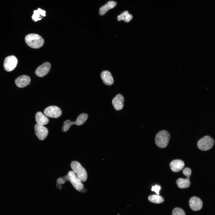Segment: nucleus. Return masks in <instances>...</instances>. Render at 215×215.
Returning a JSON list of instances; mask_svg holds the SVG:
<instances>
[{
	"mask_svg": "<svg viewBox=\"0 0 215 215\" xmlns=\"http://www.w3.org/2000/svg\"><path fill=\"white\" fill-rule=\"evenodd\" d=\"M25 40L27 44L31 48L37 49L41 47L44 44L43 38L39 35L36 34H30L27 35Z\"/></svg>",
	"mask_w": 215,
	"mask_h": 215,
	"instance_id": "1",
	"label": "nucleus"
},
{
	"mask_svg": "<svg viewBox=\"0 0 215 215\" xmlns=\"http://www.w3.org/2000/svg\"><path fill=\"white\" fill-rule=\"evenodd\" d=\"M170 138L169 133L165 130L159 131L156 135L155 143L157 146L161 148H165L168 145Z\"/></svg>",
	"mask_w": 215,
	"mask_h": 215,
	"instance_id": "2",
	"label": "nucleus"
},
{
	"mask_svg": "<svg viewBox=\"0 0 215 215\" xmlns=\"http://www.w3.org/2000/svg\"><path fill=\"white\" fill-rule=\"evenodd\" d=\"M71 168L73 172L76 174V176L82 181L85 182L87 179V173L85 169L80 163L76 161H73L71 163Z\"/></svg>",
	"mask_w": 215,
	"mask_h": 215,
	"instance_id": "3",
	"label": "nucleus"
},
{
	"mask_svg": "<svg viewBox=\"0 0 215 215\" xmlns=\"http://www.w3.org/2000/svg\"><path fill=\"white\" fill-rule=\"evenodd\" d=\"M214 141L209 136H204L197 142V146L200 150L205 151L211 149L214 146Z\"/></svg>",
	"mask_w": 215,
	"mask_h": 215,
	"instance_id": "4",
	"label": "nucleus"
},
{
	"mask_svg": "<svg viewBox=\"0 0 215 215\" xmlns=\"http://www.w3.org/2000/svg\"><path fill=\"white\" fill-rule=\"evenodd\" d=\"M67 176L69 178L68 181L71 182L75 188L79 191H82L84 187V185L73 171H69Z\"/></svg>",
	"mask_w": 215,
	"mask_h": 215,
	"instance_id": "5",
	"label": "nucleus"
},
{
	"mask_svg": "<svg viewBox=\"0 0 215 215\" xmlns=\"http://www.w3.org/2000/svg\"><path fill=\"white\" fill-rule=\"evenodd\" d=\"M18 62L16 58L14 56L7 57L5 59L4 67L5 70L7 71H10L14 69L17 66Z\"/></svg>",
	"mask_w": 215,
	"mask_h": 215,
	"instance_id": "6",
	"label": "nucleus"
},
{
	"mask_svg": "<svg viewBox=\"0 0 215 215\" xmlns=\"http://www.w3.org/2000/svg\"><path fill=\"white\" fill-rule=\"evenodd\" d=\"M44 113L46 116L49 117L57 118L61 116L62 111L59 108L55 106H51L46 108Z\"/></svg>",
	"mask_w": 215,
	"mask_h": 215,
	"instance_id": "7",
	"label": "nucleus"
},
{
	"mask_svg": "<svg viewBox=\"0 0 215 215\" xmlns=\"http://www.w3.org/2000/svg\"><path fill=\"white\" fill-rule=\"evenodd\" d=\"M36 135L40 140H43L46 137L48 133L47 128L43 125L36 124L34 126Z\"/></svg>",
	"mask_w": 215,
	"mask_h": 215,
	"instance_id": "8",
	"label": "nucleus"
},
{
	"mask_svg": "<svg viewBox=\"0 0 215 215\" xmlns=\"http://www.w3.org/2000/svg\"><path fill=\"white\" fill-rule=\"evenodd\" d=\"M50 67L51 65L49 63L45 62L36 69L35 71V73L38 76L43 77L48 73Z\"/></svg>",
	"mask_w": 215,
	"mask_h": 215,
	"instance_id": "9",
	"label": "nucleus"
},
{
	"mask_svg": "<svg viewBox=\"0 0 215 215\" xmlns=\"http://www.w3.org/2000/svg\"><path fill=\"white\" fill-rule=\"evenodd\" d=\"M189 203L190 207L194 211H198L201 209L202 207L203 203L202 200L199 198L194 196L190 199Z\"/></svg>",
	"mask_w": 215,
	"mask_h": 215,
	"instance_id": "10",
	"label": "nucleus"
},
{
	"mask_svg": "<svg viewBox=\"0 0 215 215\" xmlns=\"http://www.w3.org/2000/svg\"><path fill=\"white\" fill-rule=\"evenodd\" d=\"M124 99L123 96L120 94H117L113 99L112 103L113 106L116 110H120L124 106Z\"/></svg>",
	"mask_w": 215,
	"mask_h": 215,
	"instance_id": "11",
	"label": "nucleus"
},
{
	"mask_svg": "<svg viewBox=\"0 0 215 215\" xmlns=\"http://www.w3.org/2000/svg\"><path fill=\"white\" fill-rule=\"evenodd\" d=\"M30 80L29 76L27 75H23L17 78L15 80V83L18 87L22 88L29 84Z\"/></svg>",
	"mask_w": 215,
	"mask_h": 215,
	"instance_id": "12",
	"label": "nucleus"
},
{
	"mask_svg": "<svg viewBox=\"0 0 215 215\" xmlns=\"http://www.w3.org/2000/svg\"><path fill=\"white\" fill-rule=\"evenodd\" d=\"M171 170L174 172H178L182 170L185 166L184 162L180 159H176L171 162L170 164Z\"/></svg>",
	"mask_w": 215,
	"mask_h": 215,
	"instance_id": "13",
	"label": "nucleus"
},
{
	"mask_svg": "<svg viewBox=\"0 0 215 215\" xmlns=\"http://www.w3.org/2000/svg\"><path fill=\"white\" fill-rule=\"evenodd\" d=\"M101 76L104 83L108 85H112L114 80L110 73L108 71L105 70L101 73Z\"/></svg>",
	"mask_w": 215,
	"mask_h": 215,
	"instance_id": "14",
	"label": "nucleus"
},
{
	"mask_svg": "<svg viewBox=\"0 0 215 215\" xmlns=\"http://www.w3.org/2000/svg\"><path fill=\"white\" fill-rule=\"evenodd\" d=\"M117 4L116 2L111 1H108L104 5L101 7L99 10V14L100 15H104L109 10L115 7Z\"/></svg>",
	"mask_w": 215,
	"mask_h": 215,
	"instance_id": "15",
	"label": "nucleus"
},
{
	"mask_svg": "<svg viewBox=\"0 0 215 215\" xmlns=\"http://www.w3.org/2000/svg\"><path fill=\"white\" fill-rule=\"evenodd\" d=\"M35 119L37 124L43 125L48 124L49 122L48 118L41 112H38L36 113Z\"/></svg>",
	"mask_w": 215,
	"mask_h": 215,
	"instance_id": "16",
	"label": "nucleus"
},
{
	"mask_svg": "<svg viewBox=\"0 0 215 215\" xmlns=\"http://www.w3.org/2000/svg\"><path fill=\"white\" fill-rule=\"evenodd\" d=\"M176 182L178 187L181 188H188L190 185V177H187L186 179L180 178L178 179Z\"/></svg>",
	"mask_w": 215,
	"mask_h": 215,
	"instance_id": "17",
	"label": "nucleus"
},
{
	"mask_svg": "<svg viewBox=\"0 0 215 215\" xmlns=\"http://www.w3.org/2000/svg\"><path fill=\"white\" fill-rule=\"evenodd\" d=\"M33 13L32 18L33 20L35 22H36L41 19L42 18H41L40 15L43 16H46L45 11L40 8H38L37 10H34Z\"/></svg>",
	"mask_w": 215,
	"mask_h": 215,
	"instance_id": "18",
	"label": "nucleus"
},
{
	"mask_svg": "<svg viewBox=\"0 0 215 215\" xmlns=\"http://www.w3.org/2000/svg\"><path fill=\"white\" fill-rule=\"evenodd\" d=\"M133 18L132 15L129 13L128 11H125L122 13L120 15L117 16V20L118 21L123 20L125 22H128Z\"/></svg>",
	"mask_w": 215,
	"mask_h": 215,
	"instance_id": "19",
	"label": "nucleus"
},
{
	"mask_svg": "<svg viewBox=\"0 0 215 215\" xmlns=\"http://www.w3.org/2000/svg\"><path fill=\"white\" fill-rule=\"evenodd\" d=\"M148 199L150 202L156 204L163 202L164 199L162 197L158 195H152L149 196Z\"/></svg>",
	"mask_w": 215,
	"mask_h": 215,
	"instance_id": "20",
	"label": "nucleus"
},
{
	"mask_svg": "<svg viewBox=\"0 0 215 215\" xmlns=\"http://www.w3.org/2000/svg\"><path fill=\"white\" fill-rule=\"evenodd\" d=\"M88 118L87 114L83 113L79 115L77 117L76 121L77 125H80L83 124Z\"/></svg>",
	"mask_w": 215,
	"mask_h": 215,
	"instance_id": "21",
	"label": "nucleus"
},
{
	"mask_svg": "<svg viewBox=\"0 0 215 215\" xmlns=\"http://www.w3.org/2000/svg\"><path fill=\"white\" fill-rule=\"evenodd\" d=\"M73 124H76L75 122H71L69 120H66L64 123L62 128V131L63 132L67 131L69 130L70 126Z\"/></svg>",
	"mask_w": 215,
	"mask_h": 215,
	"instance_id": "22",
	"label": "nucleus"
},
{
	"mask_svg": "<svg viewBox=\"0 0 215 215\" xmlns=\"http://www.w3.org/2000/svg\"><path fill=\"white\" fill-rule=\"evenodd\" d=\"M172 215H185V214L183 209L179 208H176L173 210Z\"/></svg>",
	"mask_w": 215,
	"mask_h": 215,
	"instance_id": "23",
	"label": "nucleus"
},
{
	"mask_svg": "<svg viewBox=\"0 0 215 215\" xmlns=\"http://www.w3.org/2000/svg\"><path fill=\"white\" fill-rule=\"evenodd\" d=\"M183 173L187 177H190L191 173V171L190 168H185L183 170Z\"/></svg>",
	"mask_w": 215,
	"mask_h": 215,
	"instance_id": "24",
	"label": "nucleus"
},
{
	"mask_svg": "<svg viewBox=\"0 0 215 215\" xmlns=\"http://www.w3.org/2000/svg\"><path fill=\"white\" fill-rule=\"evenodd\" d=\"M161 189L160 186L157 185L153 186L151 188L152 191H154L158 195L159 194V191Z\"/></svg>",
	"mask_w": 215,
	"mask_h": 215,
	"instance_id": "25",
	"label": "nucleus"
},
{
	"mask_svg": "<svg viewBox=\"0 0 215 215\" xmlns=\"http://www.w3.org/2000/svg\"><path fill=\"white\" fill-rule=\"evenodd\" d=\"M67 181L65 176L59 178L57 179V184H63Z\"/></svg>",
	"mask_w": 215,
	"mask_h": 215,
	"instance_id": "26",
	"label": "nucleus"
}]
</instances>
